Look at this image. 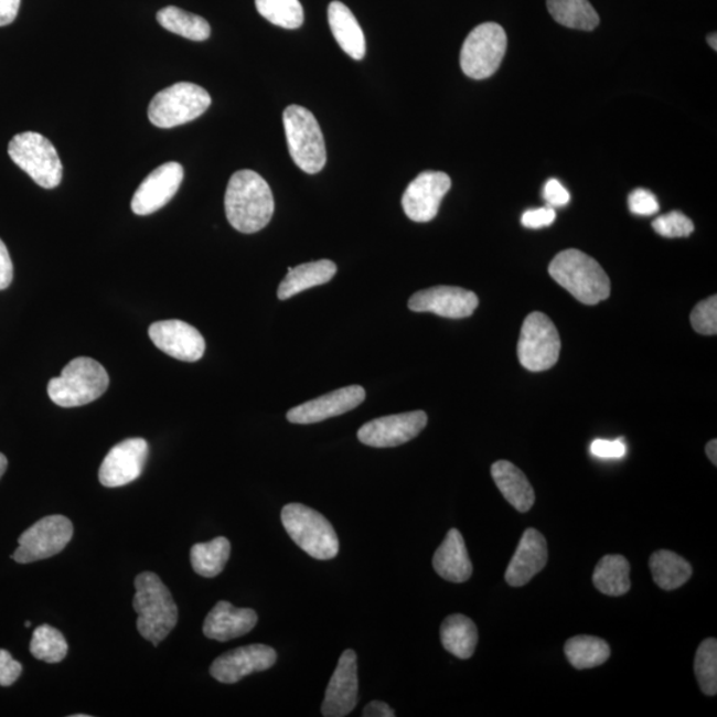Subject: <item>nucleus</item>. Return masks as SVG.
<instances>
[{
	"mask_svg": "<svg viewBox=\"0 0 717 717\" xmlns=\"http://www.w3.org/2000/svg\"><path fill=\"white\" fill-rule=\"evenodd\" d=\"M276 202L263 175L257 172H236L227 184L225 212L234 229L253 234L269 225Z\"/></svg>",
	"mask_w": 717,
	"mask_h": 717,
	"instance_id": "f257e3e1",
	"label": "nucleus"
},
{
	"mask_svg": "<svg viewBox=\"0 0 717 717\" xmlns=\"http://www.w3.org/2000/svg\"><path fill=\"white\" fill-rule=\"evenodd\" d=\"M135 589L133 610L139 616L137 630L146 641L159 645L178 624V604L158 574H139L135 579Z\"/></svg>",
	"mask_w": 717,
	"mask_h": 717,
	"instance_id": "f03ea898",
	"label": "nucleus"
},
{
	"mask_svg": "<svg viewBox=\"0 0 717 717\" xmlns=\"http://www.w3.org/2000/svg\"><path fill=\"white\" fill-rule=\"evenodd\" d=\"M550 277L577 301L595 306L610 297L608 274L595 258L577 249L557 254L549 266Z\"/></svg>",
	"mask_w": 717,
	"mask_h": 717,
	"instance_id": "7ed1b4c3",
	"label": "nucleus"
},
{
	"mask_svg": "<svg viewBox=\"0 0 717 717\" xmlns=\"http://www.w3.org/2000/svg\"><path fill=\"white\" fill-rule=\"evenodd\" d=\"M108 386L106 368L95 358L82 356L69 362L61 376L52 377L47 393L56 406L75 408L99 399Z\"/></svg>",
	"mask_w": 717,
	"mask_h": 717,
	"instance_id": "20e7f679",
	"label": "nucleus"
},
{
	"mask_svg": "<svg viewBox=\"0 0 717 717\" xmlns=\"http://www.w3.org/2000/svg\"><path fill=\"white\" fill-rule=\"evenodd\" d=\"M280 518L290 538L310 557L328 560L338 556L335 529L323 514L302 504H289L283 507Z\"/></svg>",
	"mask_w": 717,
	"mask_h": 717,
	"instance_id": "39448f33",
	"label": "nucleus"
},
{
	"mask_svg": "<svg viewBox=\"0 0 717 717\" xmlns=\"http://www.w3.org/2000/svg\"><path fill=\"white\" fill-rule=\"evenodd\" d=\"M283 127L287 147L296 165L309 174L321 172L328 161V153L315 116L295 104L285 109Z\"/></svg>",
	"mask_w": 717,
	"mask_h": 717,
	"instance_id": "423d86ee",
	"label": "nucleus"
},
{
	"mask_svg": "<svg viewBox=\"0 0 717 717\" xmlns=\"http://www.w3.org/2000/svg\"><path fill=\"white\" fill-rule=\"evenodd\" d=\"M211 104L212 97L207 90L197 84L182 82L160 90L153 97L148 117L156 127L174 128L199 119Z\"/></svg>",
	"mask_w": 717,
	"mask_h": 717,
	"instance_id": "0eeeda50",
	"label": "nucleus"
},
{
	"mask_svg": "<svg viewBox=\"0 0 717 717\" xmlns=\"http://www.w3.org/2000/svg\"><path fill=\"white\" fill-rule=\"evenodd\" d=\"M12 161L28 173L39 186L54 189L61 185L63 165L57 151L49 139L36 132L14 136L9 143Z\"/></svg>",
	"mask_w": 717,
	"mask_h": 717,
	"instance_id": "6e6552de",
	"label": "nucleus"
},
{
	"mask_svg": "<svg viewBox=\"0 0 717 717\" xmlns=\"http://www.w3.org/2000/svg\"><path fill=\"white\" fill-rule=\"evenodd\" d=\"M506 47V32L500 24L478 25L462 44L460 55L462 72L475 81L491 77L499 69Z\"/></svg>",
	"mask_w": 717,
	"mask_h": 717,
	"instance_id": "1a4fd4ad",
	"label": "nucleus"
},
{
	"mask_svg": "<svg viewBox=\"0 0 717 717\" xmlns=\"http://www.w3.org/2000/svg\"><path fill=\"white\" fill-rule=\"evenodd\" d=\"M521 366L532 373H543L556 366L560 352L559 332L543 312L527 315L517 345Z\"/></svg>",
	"mask_w": 717,
	"mask_h": 717,
	"instance_id": "9d476101",
	"label": "nucleus"
},
{
	"mask_svg": "<svg viewBox=\"0 0 717 717\" xmlns=\"http://www.w3.org/2000/svg\"><path fill=\"white\" fill-rule=\"evenodd\" d=\"M74 536V525L64 516L39 520L19 537V547L11 558L18 564L47 559L63 552Z\"/></svg>",
	"mask_w": 717,
	"mask_h": 717,
	"instance_id": "9b49d317",
	"label": "nucleus"
},
{
	"mask_svg": "<svg viewBox=\"0 0 717 717\" xmlns=\"http://www.w3.org/2000/svg\"><path fill=\"white\" fill-rule=\"evenodd\" d=\"M428 416L424 410L379 417L357 430V439L364 446L394 448L406 445L427 427Z\"/></svg>",
	"mask_w": 717,
	"mask_h": 717,
	"instance_id": "f8f14e48",
	"label": "nucleus"
},
{
	"mask_svg": "<svg viewBox=\"0 0 717 717\" xmlns=\"http://www.w3.org/2000/svg\"><path fill=\"white\" fill-rule=\"evenodd\" d=\"M451 186L452 181L447 173H420L403 194L404 213L415 223H429L438 215L441 201Z\"/></svg>",
	"mask_w": 717,
	"mask_h": 717,
	"instance_id": "ddd939ff",
	"label": "nucleus"
},
{
	"mask_svg": "<svg viewBox=\"0 0 717 717\" xmlns=\"http://www.w3.org/2000/svg\"><path fill=\"white\" fill-rule=\"evenodd\" d=\"M149 447L143 439H127L110 449L101 462L99 480L106 488H119L139 479L148 460Z\"/></svg>",
	"mask_w": 717,
	"mask_h": 717,
	"instance_id": "4468645a",
	"label": "nucleus"
},
{
	"mask_svg": "<svg viewBox=\"0 0 717 717\" xmlns=\"http://www.w3.org/2000/svg\"><path fill=\"white\" fill-rule=\"evenodd\" d=\"M408 308L415 312H434L442 318L464 319L479 308V298L461 287L436 286L416 292L410 297Z\"/></svg>",
	"mask_w": 717,
	"mask_h": 717,
	"instance_id": "2eb2a0df",
	"label": "nucleus"
},
{
	"mask_svg": "<svg viewBox=\"0 0 717 717\" xmlns=\"http://www.w3.org/2000/svg\"><path fill=\"white\" fill-rule=\"evenodd\" d=\"M276 663V650L265 644H250L218 656L211 666V675L220 683L234 684L247 675L263 673Z\"/></svg>",
	"mask_w": 717,
	"mask_h": 717,
	"instance_id": "dca6fc26",
	"label": "nucleus"
},
{
	"mask_svg": "<svg viewBox=\"0 0 717 717\" xmlns=\"http://www.w3.org/2000/svg\"><path fill=\"white\" fill-rule=\"evenodd\" d=\"M156 347L181 362H197L205 354V339L197 329L179 319L156 322L149 328Z\"/></svg>",
	"mask_w": 717,
	"mask_h": 717,
	"instance_id": "f3484780",
	"label": "nucleus"
},
{
	"mask_svg": "<svg viewBox=\"0 0 717 717\" xmlns=\"http://www.w3.org/2000/svg\"><path fill=\"white\" fill-rule=\"evenodd\" d=\"M184 180V168L179 162H167L148 175L137 189L132 199V211L137 215H149L160 211L171 201Z\"/></svg>",
	"mask_w": 717,
	"mask_h": 717,
	"instance_id": "a211bd4d",
	"label": "nucleus"
},
{
	"mask_svg": "<svg viewBox=\"0 0 717 717\" xmlns=\"http://www.w3.org/2000/svg\"><path fill=\"white\" fill-rule=\"evenodd\" d=\"M357 694V656L355 651L345 650L325 689L322 715L324 717L350 715L356 707Z\"/></svg>",
	"mask_w": 717,
	"mask_h": 717,
	"instance_id": "6ab92c4d",
	"label": "nucleus"
},
{
	"mask_svg": "<svg viewBox=\"0 0 717 717\" xmlns=\"http://www.w3.org/2000/svg\"><path fill=\"white\" fill-rule=\"evenodd\" d=\"M366 399V390L361 386H350L332 390L318 399L306 402L287 413L292 424H314L350 413Z\"/></svg>",
	"mask_w": 717,
	"mask_h": 717,
	"instance_id": "aec40b11",
	"label": "nucleus"
},
{
	"mask_svg": "<svg viewBox=\"0 0 717 717\" xmlns=\"http://www.w3.org/2000/svg\"><path fill=\"white\" fill-rule=\"evenodd\" d=\"M549 558L546 538L536 529H526L521 537L516 553L505 572L507 585L523 588L539 571H543Z\"/></svg>",
	"mask_w": 717,
	"mask_h": 717,
	"instance_id": "412c9836",
	"label": "nucleus"
},
{
	"mask_svg": "<svg viewBox=\"0 0 717 717\" xmlns=\"http://www.w3.org/2000/svg\"><path fill=\"white\" fill-rule=\"evenodd\" d=\"M258 622L257 612L252 609H237L221 601L208 612L204 622V634L218 642L232 641L249 634Z\"/></svg>",
	"mask_w": 717,
	"mask_h": 717,
	"instance_id": "4be33fe9",
	"label": "nucleus"
},
{
	"mask_svg": "<svg viewBox=\"0 0 717 717\" xmlns=\"http://www.w3.org/2000/svg\"><path fill=\"white\" fill-rule=\"evenodd\" d=\"M434 569L446 581L453 584L467 582L472 577L473 565L468 556L464 537L458 529L448 532L434 556Z\"/></svg>",
	"mask_w": 717,
	"mask_h": 717,
	"instance_id": "5701e85b",
	"label": "nucleus"
},
{
	"mask_svg": "<svg viewBox=\"0 0 717 717\" xmlns=\"http://www.w3.org/2000/svg\"><path fill=\"white\" fill-rule=\"evenodd\" d=\"M495 485L502 495L520 513L529 512L536 502L534 489L525 473L511 461L494 462L491 469Z\"/></svg>",
	"mask_w": 717,
	"mask_h": 717,
	"instance_id": "b1692460",
	"label": "nucleus"
},
{
	"mask_svg": "<svg viewBox=\"0 0 717 717\" xmlns=\"http://www.w3.org/2000/svg\"><path fill=\"white\" fill-rule=\"evenodd\" d=\"M329 23L332 35L341 49L354 58L362 61L366 55V38H364L361 24L347 6L342 2H331L329 6Z\"/></svg>",
	"mask_w": 717,
	"mask_h": 717,
	"instance_id": "393cba45",
	"label": "nucleus"
},
{
	"mask_svg": "<svg viewBox=\"0 0 717 717\" xmlns=\"http://www.w3.org/2000/svg\"><path fill=\"white\" fill-rule=\"evenodd\" d=\"M287 271L289 274L278 287L280 301L296 297L299 292L312 289V287L330 282L335 277L338 267L332 260L321 259L299 265L295 269L289 267Z\"/></svg>",
	"mask_w": 717,
	"mask_h": 717,
	"instance_id": "a878e982",
	"label": "nucleus"
},
{
	"mask_svg": "<svg viewBox=\"0 0 717 717\" xmlns=\"http://www.w3.org/2000/svg\"><path fill=\"white\" fill-rule=\"evenodd\" d=\"M441 643L448 653L459 660H469L479 642V631L472 619L465 616H449L441 624Z\"/></svg>",
	"mask_w": 717,
	"mask_h": 717,
	"instance_id": "bb28decb",
	"label": "nucleus"
},
{
	"mask_svg": "<svg viewBox=\"0 0 717 717\" xmlns=\"http://www.w3.org/2000/svg\"><path fill=\"white\" fill-rule=\"evenodd\" d=\"M592 582L596 588L609 597L628 595L631 589L629 560L619 554H610L599 560Z\"/></svg>",
	"mask_w": 717,
	"mask_h": 717,
	"instance_id": "cd10ccee",
	"label": "nucleus"
},
{
	"mask_svg": "<svg viewBox=\"0 0 717 717\" xmlns=\"http://www.w3.org/2000/svg\"><path fill=\"white\" fill-rule=\"evenodd\" d=\"M650 569L655 584L667 591L682 588L693 576L688 560L670 550L654 553L650 558Z\"/></svg>",
	"mask_w": 717,
	"mask_h": 717,
	"instance_id": "c85d7f7f",
	"label": "nucleus"
},
{
	"mask_svg": "<svg viewBox=\"0 0 717 717\" xmlns=\"http://www.w3.org/2000/svg\"><path fill=\"white\" fill-rule=\"evenodd\" d=\"M554 21L567 29L592 31L598 28L599 17L589 0H546Z\"/></svg>",
	"mask_w": 717,
	"mask_h": 717,
	"instance_id": "c756f323",
	"label": "nucleus"
},
{
	"mask_svg": "<svg viewBox=\"0 0 717 717\" xmlns=\"http://www.w3.org/2000/svg\"><path fill=\"white\" fill-rule=\"evenodd\" d=\"M565 654L572 667L588 670L608 662L611 650L601 638L578 635L566 642Z\"/></svg>",
	"mask_w": 717,
	"mask_h": 717,
	"instance_id": "7c9ffc66",
	"label": "nucleus"
},
{
	"mask_svg": "<svg viewBox=\"0 0 717 717\" xmlns=\"http://www.w3.org/2000/svg\"><path fill=\"white\" fill-rule=\"evenodd\" d=\"M229 539L217 537L211 543L197 544L192 547L191 563L193 570L201 577L214 578L223 572L231 558Z\"/></svg>",
	"mask_w": 717,
	"mask_h": 717,
	"instance_id": "2f4dec72",
	"label": "nucleus"
},
{
	"mask_svg": "<svg viewBox=\"0 0 717 717\" xmlns=\"http://www.w3.org/2000/svg\"><path fill=\"white\" fill-rule=\"evenodd\" d=\"M158 22L175 35L189 39V41L204 42L211 36V25L204 18L191 14L174 6L162 9L158 12Z\"/></svg>",
	"mask_w": 717,
	"mask_h": 717,
	"instance_id": "473e14b6",
	"label": "nucleus"
},
{
	"mask_svg": "<svg viewBox=\"0 0 717 717\" xmlns=\"http://www.w3.org/2000/svg\"><path fill=\"white\" fill-rule=\"evenodd\" d=\"M30 651L39 661L61 663L68 654V643L61 631L42 624L32 634Z\"/></svg>",
	"mask_w": 717,
	"mask_h": 717,
	"instance_id": "72a5a7b5",
	"label": "nucleus"
},
{
	"mask_svg": "<svg viewBox=\"0 0 717 717\" xmlns=\"http://www.w3.org/2000/svg\"><path fill=\"white\" fill-rule=\"evenodd\" d=\"M256 8L266 21L287 30L301 28L304 12L299 0H256Z\"/></svg>",
	"mask_w": 717,
	"mask_h": 717,
	"instance_id": "f704fd0d",
	"label": "nucleus"
},
{
	"mask_svg": "<svg viewBox=\"0 0 717 717\" xmlns=\"http://www.w3.org/2000/svg\"><path fill=\"white\" fill-rule=\"evenodd\" d=\"M695 675L703 694H717V641L708 638L702 642L695 656Z\"/></svg>",
	"mask_w": 717,
	"mask_h": 717,
	"instance_id": "c9c22d12",
	"label": "nucleus"
},
{
	"mask_svg": "<svg viewBox=\"0 0 717 717\" xmlns=\"http://www.w3.org/2000/svg\"><path fill=\"white\" fill-rule=\"evenodd\" d=\"M654 231L662 237L684 238L694 233V224L687 215L681 212H671L656 218L653 223Z\"/></svg>",
	"mask_w": 717,
	"mask_h": 717,
	"instance_id": "e433bc0d",
	"label": "nucleus"
},
{
	"mask_svg": "<svg viewBox=\"0 0 717 717\" xmlns=\"http://www.w3.org/2000/svg\"><path fill=\"white\" fill-rule=\"evenodd\" d=\"M691 324L702 335L717 334V298L709 297L706 301L697 303L691 312Z\"/></svg>",
	"mask_w": 717,
	"mask_h": 717,
	"instance_id": "4c0bfd02",
	"label": "nucleus"
},
{
	"mask_svg": "<svg viewBox=\"0 0 717 717\" xmlns=\"http://www.w3.org/2000/svg\"><path fill=\"white\" fill-rule=\"evenodd\" d=\"M629 207L631 213L636 215H653L660 212V202L655 195L645 189H635L630 194Z\"/></svg>",
	"mask_w": 717,
	"mask_h": 717,
	"instance_id": "58836bf2",
	"label": "nucleus"
},
{
	"mask_svg": "<svg viewBox=\"0 0 717 717\" xmlns=\"http://www.w3.org/2000/svg\"><path fill=\"white\" fill-rule=\"evenodd\" d=\"M556 211H554V207L549 205L531 208V211L523 214L521 223H523L527 229H541V227L550 226L554 221H556Z\"/></svg>",
	"mask_w": 717,
	"mask_h": 717,
	"instance_id": "ea45409f",
	"label": "nucleus"
},
{
	"mask_svg": "<svg viewBox=\"0 0 717 717\" xmlns=\"http://www.w3.org/2000/svg\"><path fill=\"white\" fill-rule=\"evenodd\" d=\"M22 664L17 662L9 651L0 650V686H12L22 675Z\"/></svg>",
	"mask_w": 717,
	"mask_h": 717,
	"instance_id": "a19ab883",
	"label": "nucleus"
},
{
	"mask_svg": "<svg viewBox=\"0 0 717 717\" xmlns=\"http://www.w3.org/2000/svg\"><path fill=\"white\" fill-rule=\"evenodd\" d=\"M590 451L599 459H622L628 448L622 439L612 441L598 439L592 441Z\"/></svg>",
	"mask_w": 717,
	"mask_h": 717,
	"instance_id": "79ce46f5",
	"label": "nucleus"
},
{
	"mask_svg": "<svg viewBox=\"0 0 717 717\" xmlns=\"http://www.w3.org/2000/svg\"><path fill=\"white\" fill-rule=\"evenodd\" d=\"M544 199L552 207H563L569 204L570 193L558 180L552 179L545 184Z\"/></svg>",
	"mask_w": 717,
	"mask_h": 717,
	"instance_id": "37998d69",
	"label": "nucleus"
},
{
	"mask_svg": "<svg viewBox=\"0 0 717 717\" xmlns=\"http://www.w3.org/2000/svg\"><path fill=\"white\" fill-rule=\"evenodd\" d=\"M14 278V266L2 239H0V290L8 289Z\"/></svg>",
	"mask_w": 717,
	"mask_h": 717,
	"instance_id": "c03bdc74",
	"label": "nucleus"
},
{
	"mask_svg": "<svg viewBox=\"0 0 717 717\" xmlns=\"http://www.w3.org/2000/svg\"><path fill=\"white\" fill-rule=\"evenodd\" d=\"M21 8V0H0V28L15 21Z\"/></svg>",
	"mask_w": 717,
	"mask_h": 717,
	"instance_id": "a18cd8bd",
	"label": "nucleus"
},
{
	"mask_svg": "<svg viewBox=\"0 0 717 717\" xmlns=\"http://www.w3.org/2000/svg\"><path fill=\"white\" fill-rule=\"evenodd\" d=\"M364 717H395L394 709L387 703L374 700L363 710Z\"/></svg>",
	"mask_w": 717,
	"mask_h": 717,
	"instance_id": "49530a36",
	"label": "nucleus"
},
{
	"mask_svg": "<svg viewBox=\"0 0 717 717\" xmlns=\"http://www.w3.org/2000/svg\"><path fill=\"white\" fill-rule=\"evenodd\" d=\"M706 453L714 465L717 464V441L710 440L706 447Z\"/></svg>",
	"mask_w": 717,
	"mask_h": 717,
	"instance_id": "de8ad7c7",
	"label": "nucleus"
},
{
	"mask_svg": "<svg viewBox=\"0 0 717 717\" xmlns=\"http://www.w3.org/2000/svg\"><path fill=\"white\" fill-rule=\"evenodd\" d=\"M9 461L3 453H0V479L8 471Z\"/></svg>",
	"mask_w": 717,
	"mask_h": 717,
	"instance_id": "09e8293b",
	"label": "nucleus"
},
{
	"mask_svg": "<svg viewBox=\"0 0 717 717\" xmlns=\"http://www.w3.org/2000/svg\"><path fill=\"white\" fill-rule=\"evenodd\" d=\"M708 44L713 47L714 51L717 50V36L716 34H710L707 39Z\"/></svg>",
	"mask_w": 717,
	"mask_h": 717,
	"instance_id": "8fccbe9b",
	"label": "nucleus"
},
{
	"mask_svg": "<svg viewBox=\"0 0 717 717\" xmlns=\"http://www.w3.org/2000/svg\"><path fill=\"white\" fill-rule=\"evenodd\" d=\"M86 716H89V715H74V717H86Z\"/></svg>",
	"mask_w": 717,
	"mask_h": 717,
	"instance_id": "3c124183",
	"label": "nucleus"
},
{
	"mask_svg": "<svg viewBox=\"0 0 717 717\" xmlns=\"http://www.w3.org/2000/svg\"><path fill=\"white\" fill-rule=\"evenodd\" d=\"M24 624H25V628H30L31 622H25Z\"/></svg>",
	"mask_w": 717,
	"mask_h": 717,
	"instance_id": "603ef678",
	"label": "nucleus"
}]
</instances>
